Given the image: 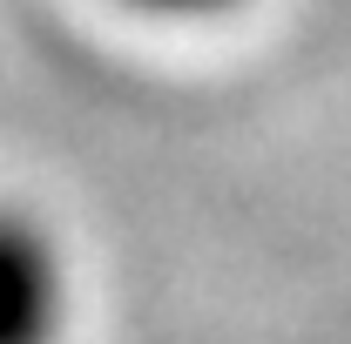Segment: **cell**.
<instances>
[{"label": "cell", "instance_id": "obj_2", "mask_svg": "<svg viewBox=\"0 0 351 344\" xmlns=\"http://www.w3.org/2000/svg\"><path fill=\"white\" fill-rule=\"evenodd\" d=\"M135 7H149V14H217L230 0H135Z\"/></svg>", "mask_w": 351, "mask_h": 344}, {"label": "cell", "instance_id": "obj_1", "mask_svg": "<svg viewBox=\"0 0 351 344\" xmlns=\"http://www.w3.org/2000/svg\"><path fill=\"white\" fill-rule=\"evenodd\" d=\"M68 317V270L41 216L0 203V344H54Z\"/></svg>", "mask_w": 351, "mask_h": 344}]
</instances>
